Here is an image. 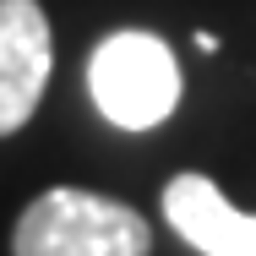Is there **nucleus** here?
I'll return each mask as SVG.
<instances>
[{"instance_id": "obj_1", "label": "nucleus", "mask_w": 256, "mask_h": 256, "mask_svg": "<svg viewBox=\"0 0 256 256\" xmlns=\"http://www.w3.org/2000/svg\"><path fill=\"white\" fill-rule=\"evenodd\" d=\"M16 256H148L153 229L126 202H109L76 186H54L16 218Z\"/></svg>"}, {"instance_id": "obj_2", "label": "nucleus", "mask_w": 256, "mask_h": 256, "mask_svg": "<svg viewBox=\"0 0 256 256\" xmlns=\"http://www.w3.org/2000/svg\"><path fill=\"white\" fill-rule=\"evenodd\" d=\"M88 93L109 126L153 131L180 104V60L158 33H142V28L109 33L88 60Z\"/></svg>"}, {"instance_id": "obj_3", "label": "nucleus", "mask_w": 256, "mask_h": 256, "mask_svg": "<svg viewBox=\"0 0 256 256\" xmlns=\"http://www.w3.org/2000/svg\"><path fill=\"white\" fill-rule=\"evenodd\" d=\"M50 16L38 0H0V136L22 131L50 82Z\"/></svg>"}, {"instance_id": "obj_4", "label": "nucleus", "mask_w": 256, "mask_h": 256, "mask_svg": "<svg viewBox=\"0 0 256 256\" xmlns=\"http://www.w3.org/2000/svg\"><path fill=\"white\" fill-rule=\"evenodd\" d=\"M164 218L202 256H256V212H240L207 174H174L164 186Z\"/></svg>"}]
</instances>
